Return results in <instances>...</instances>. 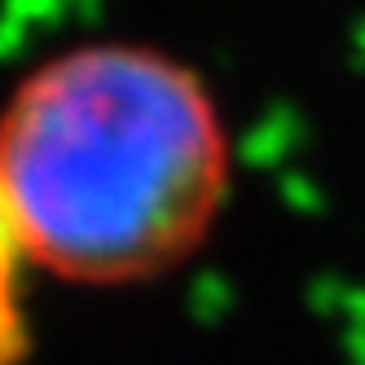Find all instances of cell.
Segmentation results:
<instances>
[{
	"label": "cell",
	"mask_w": 365,
	"mask_h": 365,
	"mask_svg": "<svg viewBox=\"0 0 365 365\" xmlns=\"http://www.w3.org/2000/svg\"><path fill=\"white\" fill-rule=\"evenodd\" d=\"M0 194L31 269L75 286L150 282L190 259L225 207V110L163 44H71L0 106Z\"/></svg>",
	"instance_id": "1"
},
{
	"label": "cell",
	"mask_w": 365,
	"mask_h": 365,
	"mask_svg": "<svg viewBox=\"0 0 365 365\" xmlns=\"http://www.w3.org/2000/svg\"><path fill=\"white\" fill-rule=\"evenodd\" d=\"M31 269L22 251L9 202L0 194V365H22L27 356V317H22V273Z\"/></svg>",
	"instance_id": "2"
}]
</instances>
